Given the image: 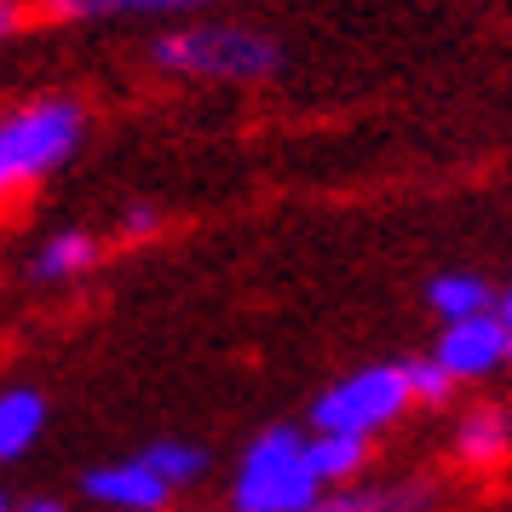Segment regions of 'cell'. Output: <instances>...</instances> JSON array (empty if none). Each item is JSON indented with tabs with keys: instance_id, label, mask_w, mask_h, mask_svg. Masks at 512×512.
Here are the masks:
<instances>
[{
	"instance_id": "cell-1",
	"label": "cell",
	"mask_w": 512,
	"mask_h": 512,
	"mask_svg": "<svg viewBox=\"0 0 512 512\" xmlns=\"http://www.w3.org/2000/svg\"><path fill=\"white\" fill-rule=\"evenodd\" d=\"M150 64L162 75H179V81H236V87H254V81H271L282 70V41L271 29L236 24V18L179 24L150 47Z\"/></svg>"
},
{
	"instance_id": "cell-2",
	"label": "cell",
	"mask_w": 512,
	"mask_h": 512,
	"mask_svg": "<svg viewBox=\"0 0 512 512\" xmlns=\"http://www.w3.org/2000/svg\"><path fill=\"white\" fill-rule=\"evenodd\" d=\"M323 478L311 472V426H265L231 478V512H311Z\"/></svg>"
},
{
	"instance_id": "cell-3",
	"label": "cell",
	"mask_w": 512,
	"mask_h": 512,
	"mask_svg": "<svg viewBox=\"0 0 512 512\" xmlns=\"http://www.w3.org/2000/svg\"><path fill=\"white\" fill-rule=\"evenodd\" d=\"M409 380L403 363H369V369L340 374L334 386L317 392L311 403V432H340V438H374L409 409Z\"/></svg>"
},
{
	"instance_id": "cell-4",
	"label": "cell",
	"mask_w": 512,
	"mask_h": 512,
	"mask_svg": "<svg viewBox=\"0 0 512 512\" xmlns=\"http://www.w3.org/2000/svg\"><path fill=\"white\" fill-rule=\"evenodd\" d=\"M87 139V110L75 98H35L0 121V144L18 167V185H41L47 173L70 162Z\"/></svg>"
},
{
	"instance_id": "cell-5",
	"label": "cell",
	"mask_w": 512,
	"mask_h": 512,
	"mask_svg": "<svg viewBox=\"0 0 512 512\" xmlns=\"http://www.w3.org/2000/svg\"><path fill=\"white\" fill-rule=\"evenodd\" d=\"M507 328L495 323V311H478V317H461V323H443L438 328V346L432 357L443 363V374L466 386V380H489L495 369H507Z\"/></svg>"
},
{
	"instance_id": "cell-6",
	"label": "cell",
	"mask_w": 512,
	"mask_h": 512,
	"mask_svg": "<svg viewBox=\"0 0 512 512\" xmlns=\"http://www.w3.org/2000/svg\"><path fill=\"white\" fill-rule=\"evenodd\" d=\"M81 489H87V501H98V507H110V512H162L167 495H173V489H167V478L144 461V455L87 466Z\"/></svg>"
},
{
	"instance_id": "cell-7",
	"label": "cell",
	"mask_w": 512,
	"mask_h": 512,
	"mask_svg": "<svg viewBox=\"0 0 512 512\" xmlns=\"http://www.w3.org/2000/svg\"><path fill=\"white\" fill-rule=\"evenodd\" d=\"M455 455H461L466 466H478V472L501 466L512 455V415L501 409V403L466 409V415L455 420Z\"/></svg>"
},
{
	"instance_id": "cell-8",
	"label": "cell",
	"mask_w": 512,
	"mask_h": 512,
	"mask_svg": "<svg viewBox=\"0 0 512 512\" xmlns=\"http://www.w3.org/2000/svg\"><path fill=\"white\" fill-rule=\"evenodd\" d=\"M47 432V397L35 386H6L0 392V461H24Z\"/></svg>"
},
{
	"instance_id": "cell-9",
	"label": "cell",
	"mask_w": 512,
	"mask_h": 512,
	"mask_svg": "<svg viewBox=\"0 0 512 512\" xmlns=\"http://www.w3.org/2000/svg\"><path fill=\"white\" fill-rule=\"evenodd\" d=\"M98 265V236L93 231H52L35 254H29V277L58 288V282H75L87 277Z\"/></svg>"
},
{
	"instance_id": "cell-10",
	"label": "cell",
	"mask_w": 512,
	"mask_h": 512,
	"mask_svg": "<svg viewBox=\"0 0 512 512\" xmlns=\"http://www.w3.org/2000/svg\"><path fill=\"white\" fill-rule=\"evenodd\" d=\"M64 24H98V18H190L202 0H41Z\"/></svg>"
},
{
	"instance_id": "cell-11",
	"label": "cell",
	"mask_w": 512,
	"mask_h": 512,
	"mask_svg": "<svg viewBox=\"0 0 512 512\" xmlns=\"http://www.w3.org/2000/svg\"><path fill=\"white\" fill-rule=\"evenodd\" d=\"M426 305L438 311V323H461V317L495 311V288L478 271H438L426 282Z\"/></svg>"
},
{
	"instance_id": "cell-12",
	"label": "cell",
	"mask_w": 512,
	"mask_h": 512,
	"mask_svg": "<svg viewBox=\"0 0 512 512\" xmlns=\"http://www.w3.org/2000/svg\"><path fill=\"white\" fill-rule=\"evenodd\" d=\"M420 507H426L420 484H386V489L340 484V489H323L311 512H420Z\"/></svg>"
},
{
	"instance_id": "cell-13",
	"label": "cell",
	"mask_w": 512,
	"mask_h": 512,
	"mask_svg": "<svg viewBox=\"0 0 512 512\" xmlns=\"http://www.w3.org/2000/svg\"><path fill=\"white\" fill-rule=\"evenodd\" d=\"M369 466V438H340V432H311V472L323 489L357 484V472Z\"/></svg>"
},
{
	"instance_id": "cell-14",
	"label": "cell",
	"mask_w": 512,
	"mask_h": 512,
	"mask_svg": "<svg viewBox=\"0 0 512 512\" xmlns=\"http://www.w3.org/2000/svg\"><path fill=\"white\" fill-rule=\"evenodd\" d=\"M139 455L167 478V489H190L202 472H208V449L190 443V438H156V443H144Z\"/></svg>"
},
{
	"instance_id": "cell-15",
	"label": "cell",
	"mask_w": 512,
	"mask_h": 512,
	"mask_svg": "<svg viewBox=\"0 0 512 512\" xmlns=\"http://www.w3.org/2000/svg\"><path fill=\"white\" fill-rule=\"evenodd\" d=\"M403 380H409V397H415V403H443V397L455 392V380L443 374V363L432 351H426V357H409V363H403Z\"/></svg>"
},
{
	"instance_id": "cell-16",
	"label": "cell",
	"mask_w": 512,
	"mask_h": 512,
	"mask_svg": "<svg viewBox=\"0 0 512 512\" xmlns=\"http://www.w3.org/2000/svg\"><path fill=\"white\" fill-rule=\"evenodd\" d=\"M121 231H127V236H150V231H162V213L144 208V202H139V208L121 213Z\"/></svg>"
},
{
	"instance_id": "cell-17",
	"label": "cell",
	"mask_w": 512,
	"mask_h": 512,
	"mask_svg": "<svg viewBox=\"0 0 512 512\" xmlns=\"http://www.w3.org/2000/svg\"><path fill=\"white\" fill-rule=\"evenodd\" d=\"M24 0H0V41H12V35H18V29H24Z\"/></svg>"
},
{
	"instance_id": "cell-18",
	"label": "cell",
	"mask_w": 512,
	"mask_h": 512,
	"mask_svg": "<svg viewBox=\"0 0 512 512\" xmlns=\"http://www.w3.org/2000/svg\"><path fill=\"white\" fill-rule=\"evenodd\" d=\"M12 190H24V185H18V167H12V156H6V144H0V202H6Z\"/></svg>"
},
{
	"instance_id": "cell-19",
	"label": "cell",
	"mask_w": 512,
	"mask_h": 512,
	"mask_svg": "<svg viewBox=\"0 0 512 512\" xmlns=\"http://www.w3.org/2000/svg\"><path fill=\"white\" fill-rule=\"evenodd\" d=\"M18 512H70V501H64V495H29Z\"/></svg>"
},
{
	"instance_id": "cell-20",
	"label": "cell",
	"mask_w": 512,
	"mask_h": 512,
	"mask_svg": "<svg viewBox=\"0 0 512 512\" xmlns=\"http://www.w3.org/2000/svg\"><path fill=\"white\" fill-rule=\"evenodd\" d=\"M495 323L507 328V340H512V282L501 288V294H495Z\"/></svg>"
},
{
	"instance_id": "cell-21",
	"label": "cell",
	"mask_w": 512,
	"mask_h": 512,
	"mask_svg": "<svg viewBox=\"0 0 512 512\" xmlns=\"http://www.w3.org/2000/svg\"><path fill=\"white\" fill-rule=\"evenodd\" d=\"M0 512H18V507H12V501H6V489H0Z\"/></svg>"
},
{
	"instance_id": "cell-22",
	"label": "cell",
	"mask_w": 512,
	"mask_h": 512,
	"mask_svg": "<svg viewBox=\"0 0 512 512\" xmlns=\"http://www.w3.org/2000/svg\"><path fill=\"white\" fill-rule=\"evenodd\" d=\"M507 369H512V351H507Z\"/></svg>"
}]
</instances>
